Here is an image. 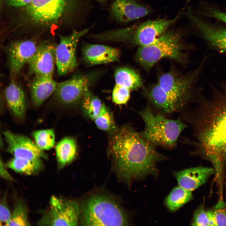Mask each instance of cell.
<instances>
[{
    "instance_id": "cb8c5ba5",
    "label": "cell",
    "mask_w": 226,
    "mask_h": 226,
    "mask_svg": "<svg viewBox=\"0 0 226 226\" xmlns=\"http://www.w3.org/2000/svg\"><path fill=\"white\" fill-rule=\"evenodd\" d=\"M103 104L100 99L89 89L83 94L79 105L83 113L94 121L99 114Z\"/></svg>"
},
{
    "instance_id": "44dd1931",
    "label": "cell",
    "mask_w": 226,
    "mask_h": 226,
    "mask_svg": "<svg viewBox=\"0 0 226 226\" xmlns=\"http://www.w3.org/2000/svg\"><path fill=\"white\" fill-rule=\"evenodd\" d=\"M56 159L59 168H62L72 162L77 153V145L73 137H67L61 140L55 147Z\"/></svg>"
},
{
    "instance_id": "83f0119b",
    "label": "cell",
    "mask_w": 226,
    "mask_h": 226,
    "mask_svg": "<svg viewBox=\"0 0 226 226\" xmlns=\"http://www.w3.org/2000/svg\"><path fill=\"white\" fill-rule=\"evenodd\" d=\"M32 136L37 145L43 151L49 150L54 146L55 135L52 129L35 131L33 132Z\"/></svg>"
},
{
    "instance_id": "7c38bea8",
    "label": "cell",
    "mask_w": 226,
    "mask_h": 226,
    "mask_svg": "<svg viewBox=\"0 0 226 226\" xmlns=\"http://www.w3.org/2000/svg\"><path fill=\"white\" fill-rule=\"evenodd\" d=\"M3 134L7 144V151L13 157L32 161L47 158L44 151L27 137L8 131H4Z\"/></svg>"
},
{
    "instance_id": "5b68a950",
    "label": "cell",
    "mask_w": 226,
    "mask_h": 226,
    "mask_svg": "<svg viewBox=\"0 0 226 226\" xmlns=\"http://www.w3.org/2000/svg\"><path fill=\"white\" fill-rule=\"evenodd\" d=\"M79 222L83 226H125L127 214L118 203L107 196H90L80 207Z\"/></svg>"
},
{
    "instance_id": "f546056e",
    "label": "cell",
    "mask_w": 226,
    "mask_h": 226,
    "mask_svg": "<svg viewBox=\"0 0 226 226\" xmlns=\"http://www.w3.org/2000/svg\"><path fill=\"white\" fill-rule=\"evenodd\" d=\"M209 226H226V211L217 209L207 212Z\"/></svg>"
},
{
    "instance_id": "9c48e42d",
    "label": "cell",
    "mask_w": 226,
    "mask_h": 226,
    "mask_svg": "<svg viewBox=\"0 0 226 226\" xmlns=\"http://www.w3.org/2000/svg\"><path fill=\"white\" fill-rule=\"evenodd\" d=\"M49 209L38 222L40 226H77L80 207L76 201L52 196Z\"/></svg>"
},
{
    "instance_id": "e575fe53",
    "label": "cell",
    "mask_w": 226,
    "mask_h": 226,
    "mask_svg": "<svg viewBox=\"0 0 226 226\" xmlns=\"http://www.w3.org/2000/svg\"><path fill=\"white\" fill-rule=\"evenodd\" d=\"M6 167L4 165L1 159L0 166V175L3 179L9 181H13V178L6 168Z\"/></svg>"
},
{
    "instance_id": "4fadbf2b",
    "label": "cell",
    "mask_w": 226,
    "mask_h": 226,
    "mask_svg": "<svg viewBox=\"0 0 226 226\" xmlns=\"http://www.w3.org/2000/svg\"><path fill=\"white\" fill-rule=\"evenodd\" d=\"M186 15L196 30L208 43L218 50L226 53V28L207 23L188 10Z\"/></svg>"
},
{
    "instance_id": "52a82bcc",
    "label": "cell",
    "mask_w": 226,
    "mask_h": 226,
    "mask_svg": "<svg viewBox=\"0 0 226 226\" xmlns=\"http://www.w3.org/2000/svg\"><path fill=\"white\" fill-rule=\"evenodd\" d=\"M204 59L200 65L190 73L183 74L174 67L159 74L157 83L170 96L184 108L193 98L196 93L194 86L204 63Z\"/></svg>"
},
{
    "instance_id": "6da1fadb",
    "label": "cell",
    "mask_w": 226,
    "mask_h": 226,
    "mask_svg": "<svg viewBox=\"0 0 226 226\" xmlns=\"http://www.w3.org/2000/svg\"><path fill=\"white\" fill-rule=\"evenodd\" d=\"M188 119L196 139V153L210 161L217 175L226 162V86L213 91L212 98L202 100Z\"/></svg>"
},
{
    "instance_id": "7402d4cb",
    "label": "cell",
    "mask_w": 226,
    "mask_h": 226,
    "mask_svg": "<svg viewBox=\"0 0 226 226\" xmlns=\"http://www.w3.org/2000/svg\"><path fill=\"white\" fill-rule=\"evenodd\" d=\"M116 84L122 86L131 91L143 88V80L135 70L127 67H121L116 69L114 73Z\"/></svg>"
},
{
    "instance_id": "836d02e7",
    "label": "cell",
    "mask_w": 226,
    "mask_h": 226,
    "mask_svg": "<svg viewBox=\"0 0 226 226\" xmlns=\"http://www.w3.org/2000/svg\"><path fill=\"white\" fill-rule=\"evenodd\" d=\"M32 0H8L7 3L9 6L15 8L26 6Z\"/></svg>"
},
{
    "instance_id": "d6986e66",
    "label": "cell",
    "mask_w": 226,
    "mask_h": 226,
    "mask_svg": "<svg viewBox=\"0 0 226 226\" xmlns=\"http://www.w3.org/2000/svg\"><path fill=\"white\" fill-rule=\"evenodd\" d=\"M57 83L52 76H35L30 85V96L35 105L39 106L53 94Z\"/></svg>"
},
{
    "instance_id": "ffe728a7",
    "label": "cell",
    "mask_w": 226,
    "mask_h": 226,
    "mask_svg": "<svg viewBox=\"0 0 226 226\" xmlns=\"http://www.w3.org/2000/svg\"><path fill=\"white\" fill-rule=\"evenodd\" d=\"M4 95L8 105L13 115L19 119L24 118L26 109L24 93L13 78L6 88Z\"/></svg>"
},
{
    "instance_id": "277c9868",
    "label": "cell",
    "mask_w": 226,
    "mask_h": 226,
    "mask_svg": "<svg viewBox=\"0 0 226 226\" xmlns=\"http://www.w3.org/2000/svg\"><path fill=\"white\" fill-rule=\"evenodd\" d=\"M178 18L148 20L124 28L98 34L97 39L100 41L121 42L139 47L147 46L153 43L167 30Z\"/></svg>"
},
{
    "instance_id": "4316f807",
    "label": "cell",
    "mask_w": 226,
    "mask_h": 226,
    "mask_svg": "<svg viewBox=\"0 0 226 226\" xmlns=\"http://www.w3.org/2000/svg\"><path fill=\"white\" fill-rule=\"evenodd\" d=\"M5 226H28L30 225L28 217V209L22 202L15 204L9 220Z\"/></svg>"
},
{
    "instance_id": "8fae6325",
    "label": "cell",
    "mask_w": 226,
    "mask_h": 226,
    "mask_svg": "<svg viewBox=\"0 0 226 226\" xmlns=\"http://www.w3.org/2000/svg\"><path fill=\"white\" fill-rule=\"evenodd\" d=\"M67 0H32L25 6L28 17L35 24L49 25L57 22L63 15Z\"/></svg>"
},
{
    "instance_id": "d4e9b609",
    "label": "cell",
    "mask_w": 226,
    "mask_h": 226,
    "mask_svg": "<svg viewBox=\"0 0 226 226\" xmlns=\"http://www.w3.org/2000/svg\"><path fill=\"white\" fill-rule=\"evenodd\" d=\"M14 171L27 175H33L43 167L41 160L32 161L13 157L5 165Z\"/></svg>"
},
{
    "instance_id": "ba28073f",
    "label": "cell",
    "mask_w": 226,
    "mask_h": 226,
    "mask_svg": "<svg viewBox=\"0 0 226 226\" xmlns=\"http://www.w3.org/2000/svg\"><path fill=\"white\" fill-rule=\"evenodd\" d=\"M103 73L98 70L78 73L69 79L58 83L53 94L55 100L64 106L79 105L84 93L90 89Z\"/></svg>"
},
{
    "instance_id": "484cf974",
    "label": "cell",
    "mask_w": 226,
    "mask_h": 226,
    "mask_svg": "<svg viewBox=\"0 0 226 226\" xmlns=\"http://www.w3.org/2000/svg\"><path fill=\"white\" fill-rule=\"evenodd\" d=\"M94 121L99 129L111 134L118 129L112 113L104 103L99 114Z\"/></svg>"
},
{
    "instance_id": "d6a6232c",
    "label": "cell",
    "mask_w": 226,
    "mask_h": 226,
    "mask_svg": "<svg viewBox=\"0 0 226 226\" xmlns=\"http://www.w3.org/2000/svg\"><path fill=\"white\" fill-rule=\"evenodd\" d=\"M4 199H3L0 203V222L1 225L2 223H5V224L7 223L9 220L11 215V213Z\"/></svg>"
},
{
    "instance_id": "1f68e13d",
    "label": "cell",
    "mask_w": 226,
    "mask_h": 226,
    "mask_svg": "<svg viewBox=\"0 0 226 226\" xmlns=\"http://www.w3.org/2000/svg\"><path fill=\"white\" fill-rule=\"evenodd\" d=\"M191 225L196 226H209L207 213L203 206H200L195 211Z\"/></svg>"
},
{
    "instance_id": "7a4b0ae2",
    "label": "cell",
    "mask_w": 226,
    "mask_h": 226,
    "mask_svg": "<svg viewBox=\"0 0 226 226\" xmlns=\"http://www.w3.org/2000/svg\"><path fill=\"white\" fill-rule=\"evenodd\" d=\"M112 134L109 151L118 175L127 183L158 175L157 164L166 159L141 133L124 126Z\"/></svg>"
},
{
    "instance_id": "d590c367",
    "label": "cell",
    "mask_w": 226,
    "mask_h": 226,
    "mask_svg": "<svg viewBox=\"0 0 226 226\" xmlns=\"http://www.w3.org/2000/svg\"><path fill=\"white\" fill-rule=\"evenodd\" d=\"M98 2L101 3H104L107 0H97Z\"/></svg>"
},
{
    "instance_id": "30bf717a",
    "label": "cell",
    "mask_w": 226,
    "mask_h": 226,
    "mask_svg": "<svg viewBox=\"0 0 226 226\" xmlns=\"http://www.w3.org/2000/svg\"><path fill=\"white\" fill-rule=\"evenodd\" d=\"M90 28L80 30H74L69 35H60L59 42L56 46L55 52L56 65L58 76L67 74L77 68L76 51L79 40Z\"/></svg>"
},
{
    "instance_id": "8992f818",
    "label": "cell",
    "mask_w": 226,
    "mask_h": 226,
    "mask_svg": "<svg viewBox=\"0 0 226 226\" xmlns=\"http://www.w3.org/2000/svg\"><path fill=\"white\" fill-rule=\"evenodd\" d=\"M138 113L144 124L141 134L154 146L173 148L180 135L187 126L180 119H169L160 113H154L149 104Z\"/></svg>"
},
{
    "instance_id": "603a6c76",
    "label": "cell",
    "mask_w": 226,
    "mask_h": 226,
    "mask_svg": "<svg viewBox=\"0 0 226 226\" xmlns=\"http://www.w3.org/2000/svg\"><path fill=\"white\" fill-rule=\"evenodd\" d=\"M193 198L192 191L178 185L172 189L166 198L165 203L170 211L174 212L191 200Z\"/></svg>"
},
{
    "instance_id": "ac0fdd59",
    "label": "cell",
    "mask_w": 226,
    "mask_h": 226,
    "mask_svg": "<svg viewBox=\"0 0 226 226\" xmlns=\"http://www.w3.org/2000/svg\"><path fill=\"white\" fill-rule=\"evenodd\" d=\"M215 172L214 168L199 166L175 171L173 174L179 186L192 191L206 183Z\"/></svg>"
},
{
    "instance_id": "5bb4252c",
    "label": "cell",
    "mask_w": 226,
    "mask_h": 226,
    "mask_svg": "<svg viewBox=\"0 0 226 226\" xmlns=\"http://www.w3.org/2000/svg\"><path fill=\"white\" fill-rule=\"evenodd\" d=\"M81 52L83 63L88 67L118 62L121 53L118 48L88 43L82 45Z\"/></svg>"
},
{
    "instance_id": "9a60e30c",
    "label": "cell",
    "mask_w": 226,
    "mask_h": 226,
    "mask_svg": "<svg viewBox=\"0 0 226 226\" xmlns=\"http://www.w3.org/2000/svg\"><path fill=\"white\" fill-rule=\"evenodd\" d=\"M56 46L52 44L39 45L28 63L29 70L35 76H52L56 64Z\"/></svg>"
},
{
    "instance_id": "4dcf8cb0",
    "label": "cell",
    "mask_w": 226,
    "mask_h": 226,
    "mask_svg": "<svg viewBox=\"0 0 226 226\" xmlns=\"http://www.w3.org/2000/svg\"><path fill=\"white\" fill-rule=\"evenodd\" d=\"M199 13L204 16L215 18L226 24V13L213 7L203 4Z\"/></svg>"
},
{
    "instance_id": "2e32d148",
    "label": "cell",
    "mask_w": 226,
    "mask_h": 226,
    "mask_svg": "<svg viewBox=\"0 0 226 226\" xmlns=\"http://www.w3.org/2000/svg\"><path fill=\"white\" fill-rule=\"evenodd\" d=\"M39 45L34 41L26 40L15 42L8 49L10 71L13 77L21 71L36 51Z\"/></svg>"
},
{
    "instance_id": "e0dca14e",
    "label": "cell",
    "mask_w": 226,
    "mask_h": 226,
    "mask_svg": "<svg viewBox=\"0 0 226 226\" xmlns=\"http://www.w3.org/2000/svg\"><path fill=\"white\" fill-rule=\"evenodd\" d=\"M112 17L116 21L126 23L143 17L150 13L146 6L134 0H114L110 9Z\"/></svg>"
},
{
    "instance_id": "f1b7e54d",
    "label": "cell",
    "mask_w": 226,
    "mask_h": 226,
    "mask_svg": "<svg viewBox=\"0 0 226 226\" xmlns=\"http://www.w3.org/2000/svg\"><path fill=\"white\" fill-rule=\"evenodd\" d=\"M131 91L128 88L115 84L112 93L113 102L119 105L126 104L130 99Z\"/></svg>"
},
{
    "instance_id": "3957f363",
    "label": "cell",
    "mask_w": 226,
    "mask_h": 226,
    "mask_svg": "<svg viewBox=\"0 0 226 226\" xmlns=\"http://www.w3.org/2000/svg\"><path fill=\"white\" fill-rule=\"evenodd\" d=\"M186 47L178 31L167 30L152 43L139 47L136 53V61L147 72L160 60L169 58L181 64L186 63Z\"/></svg>"
}]
</instances>
